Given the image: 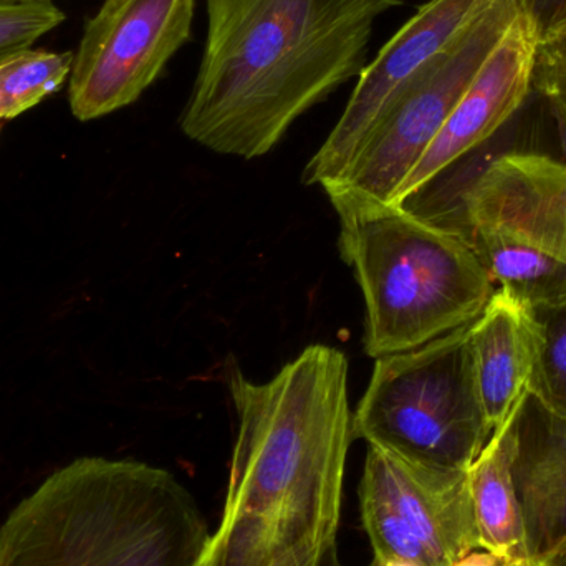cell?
I'll use <instances>...</instances> for the list:
<instances>
[{"label":"cell","instance_id":"obj_23","mask_svg":"<svg viewBox=\"0 0 566 566\" xmlns=\"http://www.w3.org/2000/svg\"><path fill=\"white\" fill-rule=\"evenodd\" d=\"M545 566H566V541L558 547V551L548 558Z\"/></svg>","mask_w":566,"mask_h":566},{"label":"cell","instance_id":"obj_5","mask_svg":"<svg viewBox=\"0 0 566 566\" xmlns=\"http://www.w3.org/2000/svg\"><path fill=\"white\" fill-rule=\"evenodd\" d=\"M469 328L376 358L353 412V439L422 464L469 471L491 439L465 375Z\"/></svg>","mask_w":566,"mask_h":566},{"label":"cell","instance_id":"obj_17","mask_svg":"<svg viewBox=\"0 0 566 566\" xmlns=\"http://www.w3.org/2000/svg\"><path fill=\"white\" fill-rule=\"evenodd\" d=\"M75 53L23 50L0 60V119H10L52 95L72 73Z\"/></svg>","mask_w":566,"mask_h":566},{"label":"cell","instance_id":"obj_24","mask_svg":"<svg viewBox=\"0 0 566 566\" xmlns=\"http://www.w3.org/2000/svg\"><path fill=\"white\" fill-rule=\"evenodd\" d=\"M504 566H545L541 562L527 560V562H515V564H505Z\"/></svg>","mask_w":566,"mask_h":566},{"label":"cell","instance_id":"obj_10","mask_svg":"<svg viewBox=\"0 0 566 566\" xmlns=\"http://www.w3.org/2000/svg\"><path fill=\"white\" fill-rule=\"evenodd\" d=\"M541 32L522 10L489 53L434 142L402 182L399 205L495 135L521 108L534 78Z\"/></svg>","mask_w":566,"mask_h":566},{"label":"cell","instance_id":"obj_11","mask_svg":"<svg viewBox=\"0 0 566 566\" xmlns=\"http://www.w3.org/2000/svg\"><path fill=\"white\" fill-rule=\"evenodd\" d=\"M469 389L489 438L521 418L537 395L545 319L511 290L497 286L464 343Z\"/></svg>","mask_w":566,"mask_h":566},{"label":"cell","instance_id":"obj_25","mask_svg":"<svg viewBox=\"0 0 566 566\" xmlns=\"http://www.w3.org/2000/svg\"><path fill=\"white\" fill-rule=\"evenodd\" d=\"M6 2H29V0H0V3H6Z\"/></svg>","mask_w":566,"mask_h":566},{"label":"cell","instance_id":"obj_21","mask_svg":"<svg viewBox=\"0 0 566 566\" xmlns=\"http://www.w3.org/2000/svg\"><path fill=\"white\" fill-rule=\"evenodd\" d=\"M521 3L537 25L541 39L566 20V0H521Z\"/></svg>","mask_w":566,"mask_h":566},{"label":"cell","instance_id":"obj_13","mask_svg":"<svg viewBox=\"0 0 566 566\" xmlns=\"http://www.w3.org/2000/svg\"><path fill=\"white\" fill-rule=\"evenodd\" d=\"M547 419L535 436L521 428L514 464L528 555L541 564L566 541V424Z\"/></svg>","mask_w":566,"mask_h":566},{"label":"cell","instance_id":"obj_9","mask_svg":"<svg viewBox=\"0 0 566 566\" xmlns=\"http://www.w3.org/2000/svg\"><path fill=\"white\" fill-rule=\"evenodd\" d=\"M465 234H492L566 265V159L507 153L461 195Z\"/></svg>","mask_w":566,"mask_h":566},{"label":"cell","instance_id":"obj_6","mask_svg":"<svg viewBox=\"0 0 566 566\" xmlns=\"http://www.w3.org/2000/svg\"><path fill=\"white\" fill-rule=\"evenodd\" d=\"M522 10L521 0H494L448 49L402 86L345 172L323 191L338 189L395 202L402 182Z\"/></svg>","mask_w":566,"mask_h":566},{"label":"cell","instance_id":"obj_22","mask_svg":"<svg viewBox=\"0 0 566 566\" xmlns=\"http://www.w3.org/2000/svg\"><path fill=\"white\" fill-rule=\"evenodd\" d=\"M271 566H346L338 557V545L328 548H303L290 552ZM373 566V565H371Z\"/></svg>","mask_w":566,"mask_h":566},{"label":"cell","instance_id":"obj_8","mask_svg":"<svg viewBox=\"0 0 566 566\" xmlns=\"http://www.w3.org/2000/svg\"><path fill=\"white\" fill-rule=\"evenodd\" d=\"M492 2L429 0L422 6L363 70L342 118L306 165L303 182L322 188L335 182L402 86L448 49Z\"/></svg>","mask_w":566,"mask_h":566},{"label":"cell","instance_id":"obj_26","mask_svg":"<svg viewBox=\"0 0 566 566\" xmlns=\"http://www.w3.org/2000/svg\"><path fill=\"white\" fill-rule=\"evenodd\" d=\"M373 566H375V565H373Z\"/></svg>","mask_w":566,"mask_h":566},{"label":"cell","instance_id":"obj_1","mask_svg":"<svg viewBox=\"0 0 566 566\" xmlns=\"http://www.w3.org/2000/svg\"><path fill=\"white\" fill-rule=\"evenodd\" d=\"M348 368L342 349L312 345L271 381L229 373L238 436L221 522L195 566H271L290 552L338 545L355 441Z\"/></svg>","mask_w":566,"mask_h":566},{"label":"cell","instance_id":"obj_19","mask_svg":"<svg viewBox=\"0 0 566 566\" xmlns=\"http://www.w3.org/2000/svg\"><path fill=\"white\" fill-rule=\"evenodd\" d=\"M541 382L535 401L545 416L566 424V308L548 313Z\"/></svg>","mask_w":566,"mask_h":566},{"label":"cell","instance_id":"obj_16","mask_svg":"<svg viewBox=\"0 0 566 566\" xmlns=\"http://www.w3.org/2000/svg\"><path fill=\"white\" fill-rule=\"evenodd\" d=\"M363 528L375 554V566H441L402 521L381 482L363 471L358 489Z\"/></svg>","mask_w":566,"mask_h":566},{"label":"cell","instance_id":"obj_15","mask_svg":"<svg viewBox=\"0 0 566 566\" xmlns=\"http://www.w3.org/2000/svg\"><path fill=\"white\" fill-rule=\"evenodd\" d=\"M494 289L511 290L541 315L566 308V265L544 252L492 234L469 235Z\"/></svg>","mask_w":566,"mask_h":566},{"label":"cell","instance_id":"obj_14","mask_svg":"<svg viewBox=\"0 0 566 566\" xmlns=\"http://www.w3.org/2000/svg\"><path fill=\"white\" fill-rule=\"evenodd\" d=\"M521 418L492 434L468 471L479 547L507 564L532 560L514 479Z\"/></svg>","mask_w":566,"mask_h":566},{"label":"cell","instance_id":"obj_4","mask_svg":"<svg viewBox=\"0 0 566 566\" xmlns=\"http://www.w3.org/2000/svg\"><path fill=\"white\" fill-rule=\"evenodd\" d=\"M325 192L339 219V255L365 298L366 355L419 348L484 312L494 283L465 232L392 202Z\"/></svg>","mask_w":566,"mask_h":566},{"label":"cell","instance_id":"obj_12","mask_svg":"<svg viewBox=\"0 0 566 566\" xmlns=\"http://www.w3.org/2000/svg\"><path fill=\"white\" fill-rule=\"evenodd\" d=\"M365 469L439 565L454 566L481 548L468 471L422 464L369 444Z\"/></svg>","mask_w":566,"mask_h":566},{"label":"cell","instance_id":"obj_7","mask_svg":"<svg viewBox=\"0 0 566 566\" xmlns=\"http://www.w3.org/2000/svg\"><path fill=\"white\" fill-rule=\"evenodd\" d=\"M196 0H106L90 20L70 73L80 122L135 103L192 36Z\"/></svg>","mask_w":566,"mask_h":566},{"label":"cell","instance_id":"obj_3","mask_svg":"<svg viewBox=\"0 0 566 566\" xmlns=\"http://www.w3.org/2000/svg\"><path fill=\"white\" fill-rule=\"evenodd\" d=\"M211 531L176 478L133 459L80 458L0 525V566H195Z\"/></svg>","mask_w":566,"mask_h":566},{"label":"cell","instance_id":"obj_20","mask_svg":"<svg viewBox=\"0 0 566 566\" xmlns=\"http://www.w3.org/2000/svg\"><path fill=\"white\" fill-rule=\"evenodd\" d=\"M532 86L551 103L566 148V20L542 36Z\"/></svg>","mask_w":566,"mask_h":566},{"label":"cell","instance_id":"obj_18","mask_svg":"<svg viewBox=\"0 0 566 566\" xmlns=\"http://www.w3.org/2000/svg\"><path fill=\"white\" fill-rule=\"evenodd\" d=\"M65 20L52 0L0 3V60L29 50Z\"/></svg>","mask_w":566,"mask_h":566},{"label":"cell","instance_id":"obj_2","mask_svg":"<svg viewBox=\"0 0 566 566\" xmlns=\"http://www.w3.org/2000/svg\"><path fill=\"white\" fill-rule=\"evenodd\" d=\"M209 30L182 133L254 159L361 75L376 20L405 0H206Z\"/></svg>","mask_w":566,"mask_h":566}]
</instances>
